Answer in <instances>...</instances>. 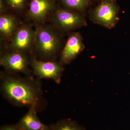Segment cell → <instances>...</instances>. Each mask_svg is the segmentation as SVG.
Here are the masks:
<instances>
[{"label": "cell", "mask_w": 130, "mask_h": 130, "mask_svg": "<svg viewBox=\"0 0 130 130\" xmlns=\"http://www.w3.org/2000/svg\"><path fill=\"white\" fill-rule=\"evenodd\" d=\"M56 7L55 0H30L28 17L37 24H42Z\"/></svg>", "instance_id": "52a82bcc"}, {"label": "cell", "mask_w": 130, "mask_h": 130, "mask_svg": "<svg viewBox=\"0 0 130 130\" xmlns=\"http://www.w3.org/2000/svg\"><path fill=\"white\" fill-rule=\"evenodd\" d=\"M35 30L29 26L23 25L11 39L9 46L13 51L24 53L35 44Z\"/></svg>", "instance_id": "ba28073f"}, {"label": "cell", "mask_w": 130, "mask_h": 130, "mask_svg": "<svg viewBox=\"0 0 130 130\" xmlns=\"http://www.w3.org/2000/svg\"><path fill=\"white\" fill-rule=\"evenodd\" d=\"M28 56L24 52L12 51L1 56L0 64L5 69L12 73H21L31 76L29 68Z\"/></svg>", "instance_id": "8992f818"}, {"label": "cell", "mask_w": 130, "mask_h": 130, "mask_svg": "<svg viewBox=\"0 0 130 130\" xmlns=\"http://www.w3.org/2000/svg\"><path fill=\"white\" fill-rule=\"evenodd\" d=\"M119 8L115 0H101L93 12L95 23L108 29L116 26L119 21Z\"/></svg>", "instance_id": "3957f363"}, {"label": "cell", "mask_w": 130, "mask_h": 130, "mask_svg": "<svg viewBox=\"0 0 130 130\" xmlns=\"http://www.w3.org/2000/svg\"><path fill=\"white\" fill-rule=\"evenodd\" d=\"M52 20L56 28L62 30H73L86 25L85 19L78 12L65 8L56 9Z\"/></svg>", "instance_id": "277c9868"}, {"label": "cell", "mask_w": 130, "mask_h": 130, "mask_svg": "<svg viewBox=\"0 0 130 130\" xmlns=\"http://www.w3.org/2000/svg\"><path fill=\"white\" fill-rule=\"evenodd\" d=\"M31 76H19L11 73H2L0 89L2 94L11 104L19 107L38 109L42 101L41 84Z\"/></svg>", "instance_id": "6da1fadb"}, {"label": "cell", "mask_w": 130, "mask_h": 130, "mask_svg": "<svg viewBox=\"0 0 130 130\" xmlns=\"http://www.w3.org/2000/svg\"><path fill=\"white\" fill-rule=\"evenodd\" d=\"M51 130H86L76 121L70 119H63L51 125Z\"/></svg>", "instance_id": "7c38bea8"}, {"label": "cell", "mask_w": 130, "mask_h": 130, "mask_svg": "<svg viewBox=\"0 0 130 130\" xmlns=\"http://www.w3.org/2000/svg\"><path fill=\"white\" fill-rule=\"evenodd\" d=\"M93 0H60L61 3L66 9L77 12L83 11L90 5Z\"/></svg>", "instance_id": "4fadbf2b"}, {"label": "cell", "mask_w": 130, "mask_h": 130, "mask_svg": "<svg viewBox=\"0 0 130 130\" xmlns=\"http://www.w3.org/2000/svg\"><path fill=\"white\" fill-rule=\"evenodd\" d=\"M5 0H0V13L1 15L5 14L6 11V6H5Z\"/></svg>", "instance_id": "2e32d148"}, {"label": "cell", "mask_w": 130, "mask_h": 130, "mask_svg": "<svg viewBox=\"0 0 130 130\" xmlns=\"http://www.w3.org/2000/svg\"><path fill=\"white\" fill-rule=\"evenodd\" d=\"M84 48L81 35L78 32H73L69 37L61 52L60 63L62 65L70 64Z\"/></svg>", "instance_id": "9c48e42d"}, {"label": "cell", "mask_w": 130, "mask_h": 130, "mask_svg": "<svg viewBox=\"0 0 130 130\" xmlns=\"http://www.w3.org/2000/svg\"><path fill=\"white\" fill-rule=\"evenodd\" d=\"M30 64L33 74L38 79H51L58 84L60 83L64 69L60 62L42 61L32 58Z\"/></svg>", "instance_id": "5b68a950"}, {"label": "cell", "mask_w": 130, "mask_h": 130, "mask_svg": "<svg viewBox=\"0 0 130 130\" xmlns=\"http://www.w3.org/2000/svg\"><path fill=\"white\" fill-rule=\"evenodd\" d=\"M0 130H21L15 125H4L0 128Z\"/></svg>", "instance_id": "9a60e30c"}, {"label": "cell", "mask_w": 130, "mask_h": 130, "mask_svg": "<svg viewBox=\"0 0 130 130\" xmlns=\"http://www.w3.org/2000/svg\"><path fill=\"white\" fill-rule=\"evenodd\" d=\"M38 108L33 106L16 124L21 130H51V125H47L42 123L37 115Z\"/></svg>", "instance_id": "30bf717a"}, {"label": "cell", "mask_w": 130, "mask_h": 130, "mask_svg": "<svg viewBox=\"0 0 130 130\" xmlns=\"http://www.w3.org/2000/svg\"><path fill=\"white\" fill-rule=\"evenodd\" d=\"M35 35V44L40 56L46 59L53 58L60 45L56 31L49 26L37 24Z\"/></svg>", "instance_id": "7a4b0ae2"}, {"label": "cell", "mask_w": 130, "mask_h": 130, "mask_svg": "<svg viewBox=\"0 0 130 130\" xmlns=\"http://www.w3.org/2000/svg\"><path fill=\"white\" fill-rule=\"evenodd\" d=\"M10 8L15 11H21L24 9L26 4V0H5Z\"/></svg>", "instance_id": "5bb4252c"}, {"label": "cell", "mask_w": 130, "mask_h": 130, "mask_svg": "<svg viewBox=\"0 0 130 130\" xmlns=\"http://www.w3.org/2000/svg\"><path fill=\"white\" fill-rule=\"evenodd\" d=\"M17 20L13 15L4 14L0 16V34L2 38L11 40L18 29Z\"/></svg>", "instance_id": "8fae6325"}]
</instances>
